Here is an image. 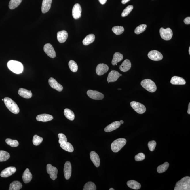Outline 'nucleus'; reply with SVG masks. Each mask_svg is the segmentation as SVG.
I'll return each instance as SVG.
<instances>
[{
  "instance_id": "nucleus-1",
  "label": "nucleus",
  "mask_w": 190,
  "mask_h": 190,
  "mask_svg": "<svg viewBox=\"0 0 190 190\" xmlns=\"http://www.w3.org/2000/svg\"><path fill=\"white\" fill-rule=\"evenodd\" d=\"M7 65L9 69L16 74H20L23 72V66L20 62L10 60L8 62Z\"/></svg>"
},
{
  "instance_id": "nucleus-2",
  "label": "nucleus",
  "mask_w": 190,
  "mask_h": 190,
  "mask_svg": "<svg viewBox=\"0 0 190 190\" xmlns=\"http://www.w3.org/2000/svg\"><path fill=\"white\" fill-rule=\"evenodd\" d=\"M190 177L186 176L183 177L176 184L174 190H190Z\"/></svg>"
},
{
  "instance_id": "nucleus-3",
  "label": "nucleus",
  "mask_w": 190,
  "mask_h": 190,
  "mask_svg": "<svg viewBox=\"0 0 190 190\" xmlns=\"http://www.w3.org/2000/svg\"><path fill=\"white\" fill-rule=\"evenodd\" d=\"M4 100L6 107L10 112L15 114H17L19 113L20 109L15 101L8 97L5 98Z\"/></svg>"
},
{
  "instance_id": "nucleus-4",
  "label": "nucleus",
  "mask_w": 190,
  "mask_h": 190,
  "mask_svg": "<svg viewBox=\"0 0 190 190\" xmlns=\"http://www.w3.org/2000/svg\"><path fill=\"white\" fill-rule=\"evenodd\" d=\"M126 143V140L125 138H119L114 141L111 145V149L115 153L119 151Z\"/></svg>"
},
{
  "instance_id": "nucleus-5",
  "label": "nucleus",
  "mask_w": 190,
  "mask_h": 190,
  "mask_svg": "<svg viewBox=\"0 0 190 190\" xmlns=\"http://www.w3.org/2000/svg\"><path fill=\"white\" fill-rule=\"evenodd\" d=\"M141 85L146 90L150 92H155L157 90L156 84L149 79H145L141 82Z\"/></svg>"
},
{
  "instance_id": "nucleus-6",
  "label": "nucleus",
  "mask_w": 190,
  "mask_h": 190,
  "mask_svg": "<svg viewBox=\"0 0 190 190\" xmlns=\"http://www.w3.org/2000/svg\"><path fill=\"white\" fill-rule=\"evenodd\" d=\"M159 33L162 38L166 41L170 40L173 35L172 30L169 28L166 29L163 28H161L159 30Z\"/></svg>"
},
{
  "instance_id": "nucleus-7",
  "label": "nucleus",
  "mask_w": 190,
  "mask_h": 190,
  "mask_svg": "<svg viewBox=\"0 0 190 190\" xmlns=\"http://www.w3.org/2000/svg\"><path fill=\"white\" fill-rule=\"evenodd\" d=\"M130 105L134 110L139 114L145 113L146 111V108L145 105L140 103L133 101L130 102Z\"/></svg>"
},
{
  "instance_id": "nucleus-8",
  "label": "nucleus",
  "mask_w": 190,
  "mask_h": 190,
  "mask_svg": "<svg viewBox=\"0 0 190 190\" xmlns=\"http://www.w3.org/2000/svg\"><path fill=\"white\" fill-rule=\"evenodd\" d=\"M87 94L91 99L97 100H101L103 99L104 97V95L102 93L92 90H88L87 92Z\"/></svg>"
},
{
  "instance_id": "nucleus-9",
  "label": "nucleus",
  "mask_w": 190,
  "mask_h": 190,
  "mask_svg": "<svg viewBox=\"0 0 190 190\" xmlns=\"http://www.w3.org/2000/svg\"><path fill=\"white\" fill-rule=\"evenodd\" d=\"M47 173L50 175V177L53 180H55L57 178L58 169L56 167H53L51 164H48L47 166Z\"/></svg>"
},
{
  "instance_id": "nucleus-10",
  "label": "nucleus",
  "mask_w": 190,
  "mask_h": 190,
  "mask_svg": "<svg viewBox=\"0 0 190 190\" xmlns=\"http://www.w3.org/2000/svg\"><path fill=\"white\" fill-rule=\"evenodd\" d=\"M148 58L153 61H159L163 59L162 54L157 50H153L150 51L148 54Z\"/></svg>"
},
{
  "instance_id": "nucleus-11",
  "label": "nucleus",
  "mask_w": 190,
  "mask_h": 190,
  "mask_svg": "<svg viewBox=\"0 0 190 190\" xmlns=\"http://www.w3.org/2000/svg\"><path fill=\"white\" fill-rule=\"evenodd\" d=\"M44 50L45 53L51 58H55L56 56V52L53 46L50 43L45 44L44 46Z\"/></svg>"
},
{
  "instance_id": "nucleus-12",
  "label": "nucleus",
  "mask_w": 190,
  "mask_h": 190,
  "mask_svg": "<svg viewBox=\"0 0 190 190\" xmlns=\"http://www.w3.org/2000/svg\"><path fill=\"white\" fill-rule=\"evenodd\" d=\"M82 9L81 6L79 4L74 5L72 9V16L76 20L80 18L81 16Z\"/></svg>"
},
{
  "instance_id": "nucleus-13",
  "label": "nucleus",
  "mask_w": 190,
  "mask_h": 190,
  "mask_svg": "<svg viewBox=\"0 0 190 190\" xmlns=\"http://www.w3.org/2000/svg\"><path fill=\"white\" fill-rule=\"evenodd\" d=\"M16 169L15 167H10L6 168L1 172L0 176L2 177H7L15 173Z\"/></svg>"
},
{
  "instance_id": "nucleus-14",
  "label": "nucleus",
  "mask_w": 190,
  "mask_h": 190,
  "mask_svg": "<svg viewBox=\"0 0 190 190\" xmlns=\"http://www.w3.org/2000/svg\"><path fill=\"white\" fill-rule=\"evenodd\" d=\"M109 67L107 64L100 63L98 65L96 69V72L98 75H104L108 71Z\"/></svg>"
},
{
  "instance_id": "nucleus-15",
  "label": "nucleus",
  "mask_w": 190,
  "mask_h": 190,
  "mask_svg": "<svg viewBox=\"0 0 190 190\" xmlns=\"http://www.w3.org/2000/svg\"><path fill=\"white\" fill-rule=\"evenodd\" d=\"M72 165L69 161H67L65 164L64 168V174L65 178L69 180L72 174Z\"/></svg>"
},
{
  "instance_id": "nucleus-16",
  "label": "nucleus",
  "mask_w": 190,
  "mask_h": 190,
  "mask_svg": "<svg viewBox=\"0 0 190 190\" xmlns=\"http://www.w3.org/2000/svg\"><path fill=\"white\" fill-rule=\"evenodd\" d=\"M49 85L52 88L57 90V91L61 92L63 90L62 86L58 83L56 80L53 77H50L48 80Z\"/></svg>"
},
{
  "instance_id": "nucleus-17",
  "label": "nucleus",
  "mask_w": 190,
  "mask_h": 190,
  "mask_svg": "<svg viewBox=\"0 0 190 190\" xmlns=\"http://www.w3.org/2000/svg\"><path fill=\"white\" fill-rule=\"evenodd\" d=\"M120 74L118 71L112 70L109 73L107 78V81L109 82H113L116 81L120 77Z\"/></svg>"
},
{
  "instance_id": "nucleus-18",
  "label": "nucleus",
  "mask_w": 190,
  "mask_h": 190,
  "mask_svg": "<svg viewBox=\"0 0 190 190\" xmlns=\"http://www.w3.org/2000/svg\"><path fill=\"white\" fill-rule=\"evenodd\" d=\"M90 157L95 166L96 167H99L100 163V159L97 153L95 151H91L90 153Z\"/></svg>"
},
{
  "instance_id": "nucleus-19",
  "label": "nucleus",
  "mask_w": 190,
  "mask_h": 190,
  "mask_svg": "<svg viewBox=\"0 0 190 190\" xmlns=\"http://www.w3.org/2000/svg\"><path fill=\"white\" fill-rule=\"evenodd\" d=\"M68 37V34L66 31H62L57 33V39L60 43L66 42Z\"/></svg>"
},
{
  "instance_id": "nucleus-20",
  "label": "nucleus",
  "mask_w": 190,
  "mask_h": 190,
  "mask_svg": "<svg viewBox=\"0 0 190 190\" xmlns=\"http://www.w3.org/2000/svg\"><path fill=\"white\" fill-rule=\"evenodd\" d=\"M18 94L21 97L27 99L31 98L33 95L31 91L23 88L19 89Z\"/></svg>"
},
{
  "instance_id": "nucleus-21",
  "label": "nucleus",
  "mask_w": 190,
  "mask_h": 190,
  "mask_svg": "<svg viewBox=\"0 0 190 190\" xmlns=\"http://www.w3.org/2000/svg\"><path fill=\"white\" fill-rule=\"evenodd\" d=\"M36 119L39 121H42L46 122L51 121L53 119V117L48 114H43L38 115L36 117Z\"/></svg>"
},
{
  "instance_id": "nucleus-22",
  "label": "nucleus",
  "mask_w": 190,
  "mask_h": 190,
  "mask_svg": "<svg viewBox=\"0 0 190 190\" xmlns=\"http://www.w3.org/2000/svg\"><path fill=\"white\" fill-rule=\"evenodd\" d=\"M120 125H121V124L119 121L114 122L106 127L104 130L107 132H111V131L118 129Z\"/></svg>"
},
{
  "instance_id": "nucleus-23",
  "label": "nucleus",
  "mask_w": 190,
  "mask_h": 190,
  "mask_svg": "<svg viewBox=\"0 0 190 190\" xmlns=\"http://www.w3.org/2000/svg\"><path fill=\"white\" fill-rule=\"evenodd\" d=\"M170 83L174 85H184L186 84V81L182 77L174 76L171 79Z\"/></svg>"
},
{
  "instance_id": "nucleus-24",
  "label": "nucleus",
  "mask_w": 190,
  "mask_h": 190,
  "mask_svg": "<svg viewBox=\"0 0 190 190\" xmlns=\"http://www.w3.org/2000/svg\"><path fill=\"white\" fill-rule=\"evenodd\" d=\"M52 0H43L42 6V12L45 14L48 12L50 9Z\"/></svg>"
},
{
  "instance_id": "nucleus-25",
  "label": "nucleus",
  "mask_w": 190,
  "mask_h": 190,
  "mask_svg": "<svg viewBox=\"0 0 190 190\" xmlns=\"http://www.w3.org/2000/svg\"><path fill=\"white\" fill-rule=\"evenodd\" d=\"M33 176L29 169L27 168L23 172L22 179L23 181L25 183H30L32 179Z\"/></svg>"
},
{
  "instance_id": "nucleus-26",
  "label": "nucleus",
  "mask_w": 190,
  "mask_h": 190,
  "mask_svg": "<svg viewBox=\"0 0 190 190\" xmlns=\"http://www.w3.org/2000/svg\"><path fill=\"white\" fill-rule=\"evenodd\" d=\"M131 66V62L129 60L126 59L122 63L121 65L120 66V69L123 72H127L130 69Z\"/></svg>"
},
{
  "instance_id": "nucleus-27",
  "label": "nucleus",
  "mask_w": 190,
  "mask_h": 190,
  "mask_svg": "<svg viewBox=\"0 0 190 190\" xmlns=\"http://www.w3.org/2000/svg\"><path fill=\"white\" fill-rule=\"evenodd\" d=\"M123 59L122 54L119 52H116L114 54L113 59L112 61V64L113 66L117 65V63L121 61Z\"/></svg>"
},
{
  "instance_id": "nucleus-28",
  "label": "nucleus",
  "mask_w": 190,
  "mask_h": 190,
  "mask_svg": "<svg viewBox=\"0 0 190 190\" xmlns=\"http://www.w3.org/2000/svg\"><path fill=\"white\" fill-rule=\"evenodd\" d=\"M127 185L129 188L134 190H138L141 187L140 183L134 180H130L128 181Z\"/></svg>"
},
{
  "instance_id": "nucleus-29",
  "label": "nucleus",
  "mask_w": 190,
  "mask_h": 190,
  "mask_svg": "<svg viewBox=\"0 0 190 190\" xmlns=\"http://www.w3.org/2000/svg\"><path fill=\"white\" fill-rule=\"evenodd\" d=\"M95 39L94 35L93 34H90L86 36L82 41V43L84 45H88L94 42Z\"/></svg>"
},
{
  "instance_id": "nucleus-30",
  "label": "nucleus",
  "mask_w": 190,
  "mask_h": 190,
  "mask_svg": "<svg viewBox=\"0 0 190 190\" xmlns=\"http://www.w3.org/2000/svg\"><path fill=\"white\" fill-rule=\"evenodd\" d=\"M60 147L63 150L69 152H73L74 149L73 145L67 142H63L60 144Z\"/></svg>"
},
{
  "instance_id": "nucleus-31",
  "label": "nucleus",
  "mask_w": 190,
  "mask_h": 190,
  "mask_svg": "<svg viewBox=\"0 0 190 190\" xmlns=\"http://www.w3.org/2000/svg\"><path fill=\"white\" fill-rule=\"evenodd\" d=\"M22 187V184L19 181L16 180L10 184L9 190H20Z\"/></svg>"
},
{
  "instance_id": "nucleus-32",
  "label": "nucleus",
  "mask_w": 190,
  "mask_h": 190,
  "mask_svg": "<svg viewBox=\"0 0 190 190\" xmlns=\"http://www.w3.org/2000/svg\"><path fill=\"white\" fill-rule=\"evenodd\" d=\"M64 115L66 118L71 121H73L75 118V115L72 110L69 109H65L64 112Z\"/></svg>"
},
{
  "instance_id": "nucleus-33",
  "label": "nucleus",
  "mask_w": 190,
  "mask_h": 190,
  "mask_svg": "<svg viewBox=\"0 0 190 190\" xmlns=\"http://www.w3.org/2000/svg\"><path fill=\"white\" fill-rule=\"evenodd\" d=\"M10 158V155L8 152L3 150L0 151V162H5L7 161Z\"/></svg>"
},
{
  "instance_id": "nucleus-34",
  "label": "nucleus",
  "mask_w": 190,
  "mask_h": 190,
  "mask_svg": "<svg viewBox=\"0 0 190 190\" xmlns=\"http://www.w3.org/2000/svg\"><path fill=\"white\" fill-rule=\"evenodd\" d=\"M22 0H11L9 3V7L13 10L17 7L22 2Z\"/></svg>"
},
{
  "instance_id": "nucleus-35",
  "label": "nucleus",
  "mask_w": 190,
  "mask_h": 190,
  "mask_svg": "<svg viewBox=\"0 0 190 190\" xmlns=\"http://www.w3.org/2000/svg\"><path fill=\"white\" fill-rule=\"evenodd\" d=\"M169 164L168 163L166 162L161 165H160L157 168V171L159 173H162L165 172L169 168Z\"/></svg>"
},
{
  "instance_id": "nucleus-36",
  "label": "nucleus",
  "mask_w": 190,
  "mask_h": 190,
  "mask_svg": "<svg viewBox=\"0 0 190 190\" xmlns=\"http://www.w3.org/2000/svg\"><path fill=\"white\" fill-rule=\"evenodd\" d=\"M96 186L94 183L92 182H88L85 184L83 190H96Z\"/></svg>"
},
{
  "instance_id": "nucleus-37",
  "label": "nucleus",
  "mask_w": 190,
  "mask_h": 190,
  "mask_svg": "<svg viewBox=\"0 0 190 190\" xmlns=\"http://www.w3.org/2000/svg\"><path fill=\"white\" fill-rule=\"evenodd\" d=\"M69 65L70 69L73 72H76L78 70V66L75 62L73 60H71L69 61Z\"/></svg>"
},
{
  "instance_id": "nucleus-38",
  "label": "nucleus",
  "mask_w": 190,
  "mask_h": 190,
  "mask_svg": "<svg viewBox=\"0 0 190 190\" xmlns=\"http://www.w3.org/2000/svg\"><path fill=\"white\" fill-rule=\"evenodd\" d=\"M112 31L115 34L119 35L123 33L124 31V28L121 26H115L112 28Z\"/></svg>"
},
{
  "instance_id": "nucleus-39",
  "label": "nucleus",
  "mask_w": 190,
  "mask_h": 190,
  "mask_svg": "<svg viewBox=\"0 0 190 190\" xmlns=\"http://www.w3.org/2000/svg\"><path fill=\"white\" fill-rule=\"evenodd\" d=\"M43 140V138L37 135H35L33 137V145L35 146L39 145Z\"/></svg>"
},
{
  "instance_id": "nucleus-40",
  "label": "nucleus",
  "mask_w": 190,
  "mask_h": 190,
  "mask_svg": "<svg viewBox=\"0 0 190 190\" xmlns=\"http://www.w3.org/2000/svg\"><path fill=\"white\" fill-rule=\"evenodd\" d=\"M147 27V25L144 24L139 25L135 29L134 33L137 34H140L145 31Z\"/></svg>"
},
{
  "instance_id": "nucleus-41",
  "label": "nucleus",
  "mask_w": 190,
  "mask_h": 190,
  "mask_svg": "<svg viewBox=\"0 0 190 190\" xmlns=\"http://www.w3.org/2000/svg\"><path fill=\"white\" fill-rule=\"evenodd\" d=\"M5 142L8 145L12 147H17L19 145V142L17 140H12V139L7 138L6 139Z\"/></svg>"
},
{
  "instance_id": "nucleus-42",
  "label": "nucleus",
  "mask_w": 190,
  "mask_h": 190,
  "mask_svg": "<svg viewBox=\"0 0 190 190\" xmlns=\"http://www.w3.org/2000/svg\"><path fill=\"white\" fill-rule=\"evenodd\" d=\"M133 8H134V7L132 5L128 6L123 10L122 13L121 14L122 16L125 17L129 15L130 13L132 10Z\"/></svg>"
},
{
  "instance_id": "nucleus-43",
  "label": "nucleus",
  "mask_w": 190,
  "mask_h": 190,
  "mask_svg": "<svg viewBox=\"0 0 190 190\" xmlns=\"http://www.w3.org/2000/svg\"><path fill=\"white\" fill-rule=\"evenodd\" d=\"M58 137L59 138L58 142L60 144L67 142V139L66 136L62 133H60L58 134Z\"/></svg>"
},
{
  "instance_id": "nucleus-44",
  "label": "nucleus",
  "mask_w": 190,
  "mask_h": 190,
  "mask_svg": "<svg viewBox=\"0 0 190 190\" xmlns=\"http://www.w3.org/2000/svg\"><path fill=\"white\" fill-rule=\"evenodd\" d=\"M156 145V142L155 141L152 140L149 142L148 143V147L150 151H154Z\"/></svg>"
},
{
  "instance_id": "nucleus-45",
  "label": "nucleus",
  "mask_w": 190,
  "mask_h": 190,
  "mask_svg": "<svg viewBox=\"0 0 190 190\" xmlns=\"http://www.w3.org/2000/svg\"><path fill=\"white\" fill-rule=\"evenodd\" d=\"M145 158V155L142 153H139L135 156V160L136 161H143Z\"/></svg>"
},
{
  "instance_id": "nucleus-46",
  "label": "nucleus",
  "mask_w": 190,
  "mask_h": 190,
  "mask_svg": "<svg viewBox=\"0 0 190 190\" xmlns=\"http://www.w3.org/2000/svg\"><path fill=\"white\" fill-rule=\"evenodd\" d=\"M184 22L186 24L189 25L190 24V17H187L185 18L184 20Z\"/></svg>"
},
{
  "instance_id": "nucleus-47",
  "label": "nucleus",
  "mask_w": 190,
  "mask_h": 190,
  "mask_svg": "<svg viewBox=\"0 0 190 190\" xmlns=\"http://www.w3.org/2000/svg\"><path fill=\"white\" fill-rule=\"evenodd\" d=\"M107 0H99V2L102 5H104L105 4Z\"/></svg>"
},
{
  "instance_id": "nucleus-48",
  "label": "nucleus",
  "mask_w": 190,
  "mask_h": 190,
  "mask_svg": "<svg viewBox=\"0 0 190 190\" xmlns=\"http://www.w3.org/2000/svg\"><path fill=\"white\" fill-rule=\"evenodd\" d=\"M130 0H122V3L123 4H126V3L129 2Z\"/></svg>"
},
{
  "instance_id": "nucleus-49",
  "label": "nucleus",
  "mask_w": 190,
  "mask_h": 190,
  "mask_svg": "<svg viewBox=\"0 0 190 190\" xmlns=\"http://www.w3.org/2000/svg\"><path fill=\"white\" fill-rule=\"evenodd\" d=\"M187 113L188 114H189V115H190V103H189V105H188Z\"/></svg>"
},
{
  "instance_id": "nucleus-50",
  "label": "nucleus",
  "mask_w": 190,
  "mask_h": 190,
  "mask_svg": "<svg viewBox=\"0 0 190 190\" xmlns=\"http://www.w3.org/2000/svg\"><path fill=\"white\" fill-rule=\"evenodd\" d=\"M120 122L121 124H123L124 123V122L123 121V120H120Z\"/></svg>"
},
{
  "instance_id": "nucleus-51",
  "label": "nucleus",
  "mask_w": 190,
  "mask_h": 190,
  "mask_svg": "<svg viewBox=\"0 0 190 190\" xmlns=\"http://www.w3.org/2000/svg\"><path fill=\"white\" fill-rule=\"evenodd\" d=\"M114 190L115 189H114L113 188H110V189H109V190Z\"/></svg>"
},
{
  "instance_id": "nucleus-52",
  "label": "nucleus",
  "mask_w": 190,
  "mask_h": 190,
  "mask_svg": "<svg viewBox=\"0 0 190 190\" xmlns=\"http://www.w3.org/2000/svg\"><path fill=\"white\" fill-rule=\"evenodd\" d=\"M189 55H190V47H189Z\"/></svg>"
},
{
  "instance_id": "nucleus-53",
  "label": "nucleus",
  "mask_w": 190,
  "mask_h": 190,
  "mask_svg": "<svg viewBox=\"0 0 190 190\" xmlns=\"http://www.w3.org/2000/svg\"><path fill=\"white\" fill-rule=\"evenodd\" d=\"M120 76H122V74H120Z\"/></svg>"
},
{
  "instance_id": "nucleus-54",
  "label": "nucleus",
  "mask_w": 190,
  "mask_h": 190,
  "mask_svg": "<svg viewBox=\"0 0 190 190\" xmlns=\"http://www.w3.org/2000/svg\"><path fill=\"white\" fill-rule=\"evenodd\" d=\"M4 99H2V101H4Z\"/></svg>"
}]
</instances>
